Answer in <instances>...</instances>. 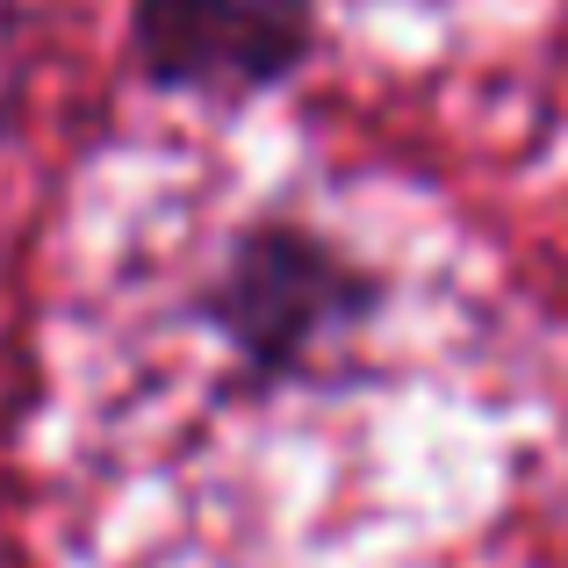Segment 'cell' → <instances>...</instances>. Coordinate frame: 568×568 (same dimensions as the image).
Wrapping results in <instances>:
<instances>
[{"instance_id": "6da1fadb", "label": "cell", "mask_w": 568, "mask_h": 568, "mask_svg": "<svg viewBox=\"0 0 568 568\" xmlns=\"http://www.w3.org/2000/svg\"><path fill=\"white\" fill-rule=\"evenodd\" d=\"M375 303L382 281L303 216L245 223L194 288V317L252 382H310L338 367Z\"/></svg>"}, {"instance_id": "7a4b0ae2", "label": "cell", "mask_w": 568, "mask_h": 568, "mask_svg": "<svg viewBox=\"0 0 568 568\" xmlns=\"http://www.w3.org/2000/svg\"><path fill=\"white\" fill-rule=\"evenodd\" d=\"M317 51V0H130V58L166 94L245 101Z\"/></svg>"}]
</instances>
